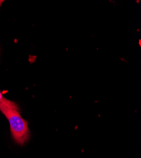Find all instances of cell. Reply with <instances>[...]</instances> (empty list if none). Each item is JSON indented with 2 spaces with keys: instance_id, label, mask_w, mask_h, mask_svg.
Instances as JSON below:
<instances>
[{
  "instance_id": "6da1fadb",
  "label": "cell",
  "mask_w": 141,
  "mask_h": 158,
  "mask_svg": "<svg viewBox=\"0 0 141 158\" xmlns=\"http://www.w3.org/2000/svg\"><path fill=\"white\" fill-rule=\"evenodd\" d=\"M0 111L9 122L13 139L20 146H23L31 137L27 122L22 117L19 110L0 105Z\"/></svg>"
},
{
  "instance_id": "7a4b0ae2",
  "label": "cell",
  "mask_w": 141,
  "mask_h": 158,
  "mask_svg": "<svg viewBox=\"0 0 141 158\" xmlns=\"http://www.w3.org/2000/svg\"><path fill=\"white\" fill-rule=\"evenodd\" d=\"M0 105H2V106H7V107H9L10 108L15 109V110H17L20 111L19 107L18 106V105L17 104V103L14 101L8 100L6 98H5L3 96L1 90H0Z\"/></svg>"
}]
</instances>
